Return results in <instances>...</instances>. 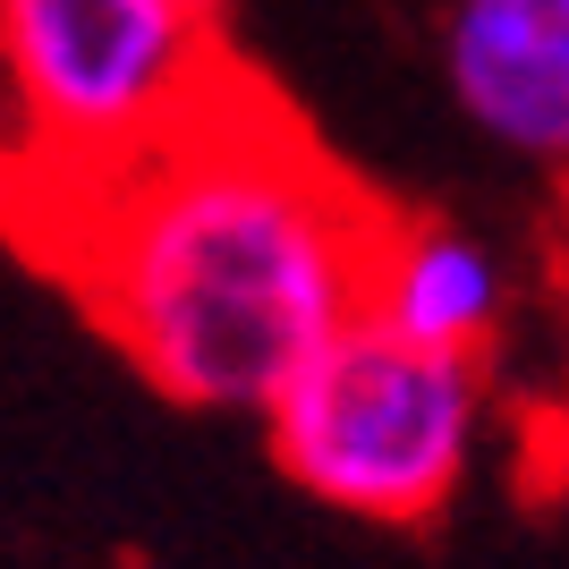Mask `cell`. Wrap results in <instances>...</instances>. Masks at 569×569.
I'll return each instance as SVG.
<instances>
[{
    "mask_svg": "<svg viewBox=\"0 0 569 569\" xmlns=\"http://www.w3.org/2000/svg\"><path fill=\"white\" fill-rule=\"evenodd\" d=\"M375 230L366 188L238 77L213 111L34 238L162 400L263 417L357 315Z\"/></svg>",
    "mask_w": 569,
    "mask_h": 569,
    "instance_id": "1",
    "label": "cell"
},
{
    "mask_svg": "<svg viewBox=\"0 0 569 569\" xmlns=\"http://www.w3.org/2000/svg\"><path fill=\"white\" fill-rule=\"evenodd\" d=\"M230 86L204 0H0V196L43 230Z\"/></svg>",
    "mask_w": 569,
    "mask_h": 569,
    "instance_id": "2",
    "label": "cell"
},
{
    "mask_svg": "<svg viewBox=\"0 0 569 569\" xmlns=\"http://www.w3.org/2000/svg\"><path fill=\"white\" fill-rule=\"evenodd\" d=\"M263 442L298 493L375 527H417L468 485L485 442V366L391 340L349 315L263 400Z\"/></svg>",
    "mask_w": 569,
    "mask_h": 569,
    "instance_id": "3",
    "label": "cell"
},
{
    "mask_svg": "<svg viewBox=\"0 0 569 569\" xmlns=\"http://www.w3.org/2000/svg\"><path fill=\"white\" fill-rule=\"evenodd\" d=\"M442 86L485 144L569 179V0H442Z\"/></svg>",
    "mask_w": 569,
    "mask_h": 569,
    "instance_id": "4",
    "label": "cell"
},
{
    "mask_svg": "<svg viewBox=\"0 0 569 569\" xmlns=\"http://www.w3.org/2000/svg\"><path fill=\"white\" fill-rule=\"evenodd\" d=\"M501 307H510V272H501V256L476 230L382 213L375 247H366V281H357V315L366 323H382L408 349L485 366V349L501 332Z\"/></svg>",
    "mask_w": 569,
    "mask_h": 569,
    "instance_id": "5",
    "label": "cell"
},
{
    "mask_svg": "<svg viewBox=\"0 0 569 569\" xmlns=\"http://www.w3.org/2000/svg\"><path fill=\"white\" fill-rule=\"evenodd\" d=\"M204 9H221V0H204Z\"/></svg>",
    "mask_w": 569,
    "mask_h": 569,
    "instance_id": "6",
    "label": "cell"
}]
</instances>
